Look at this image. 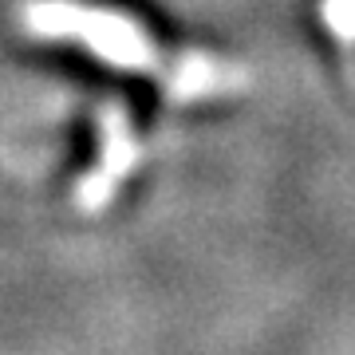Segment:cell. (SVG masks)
Wrapping results in <instances>:
<instances>
[{
    "label": "cell",
    "instance_id": "7a4b0ae2",
    "mask_svg": "<svg viewBox=\"0 0 355 355\" xmlns=\"http://www.w3.org/2000/svg\"><path fill=\"white\" fill-rule=\"evenodd\" d=\"M135 162H139V142H135L127 111L119 103H107L99 111V162L79 182L76 202L83 209H103V202L123 186V178L135 170Z\"/></svg>",
    "mask_w": 355,
    "mask_h": 355
},
{
    "label": "cell",
    "instance_id": "3957f363",
    "mask_svg": "<svg viewBox=\"0 0 355 355\" xmlns=\"http://www.w3.org/2000/svg\"><path fill=\"white\" fill-rule=\"evenodd\" d=\"M237 83H241V76H237L233 67L217 64L209 55H186L182 67H178L174 83H170V91H174V95H186V99H198V95L229 91V87H237Z\"/></svg>",
    "mask_w": 355,
    "mask_h": 355
},
{
    "label": "cell",
    "instance_id": "6da1fadb",
    "mask_svg": "<svg viewBox=\"0 0 355 355\" xmlns=\"http://www.w3.org/2000/svg\"><path fill=\"white\" fill-rule=\"evenodd\" d=\"M20 24L40 40H76L119 71L158 67V48L146 36V28L111 8L76 4V0H28L20 8Z\"/></svg>",
    "mask_w": 355,
    "mask_h": 355
}]
</instances>
